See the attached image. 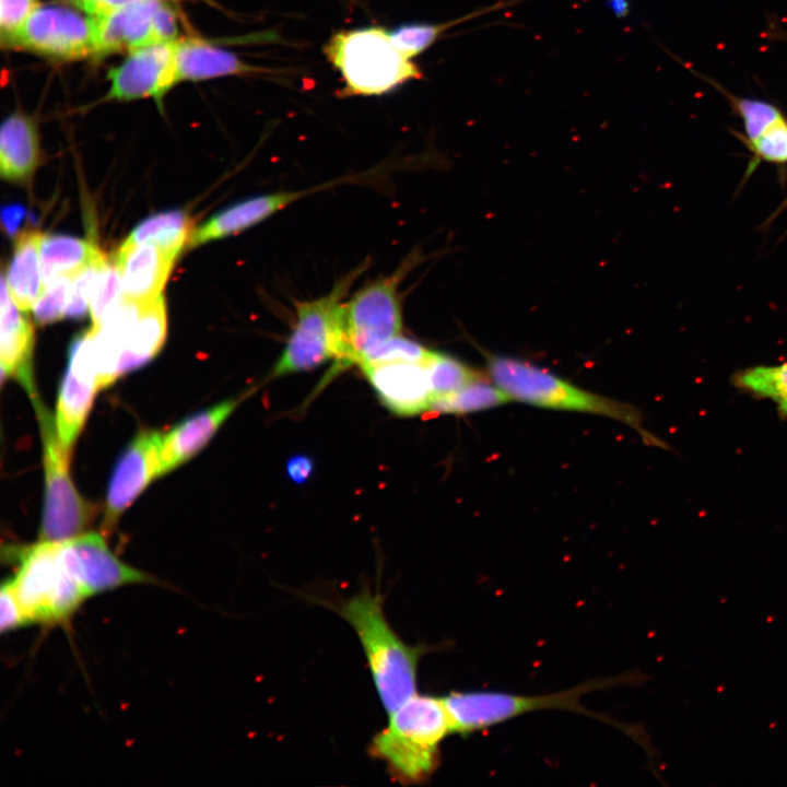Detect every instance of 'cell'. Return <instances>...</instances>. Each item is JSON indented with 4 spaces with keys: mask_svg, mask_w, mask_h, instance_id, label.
<instances>
[{
    "mask_svg": "<svg viewBox=\"0 0 787 787\" xmlns=\"http://www.w3.org/2000/svg\"><path fill=\"white\" fill-rule=\"evenodd\" d=\"M318 602L338 613L354 630L379 701L388 714L418 693V666L431 647L409 645L398 635L386 618L379 592L364 586L349 598Z\"/></svg>",
    "mask_w": 787,
    "mask_h": 787,
    "instance_id": "cell-1",
    "label": "cell"
},
{
    "mask_svg": "<svg viewBox=\"0 0 787 787\" xmlns=\"http://www.w3.org/2000/svg\"><path fill=\"white\" fill-rule=\"evenodd\" d=\"M646 679L642 673L630 672L615 677L596 679L571 689L542 695H522L501 691H453L443 697L451 731L468 736L496 726L530 712L563 709L587 715L619 728L635 740L649 755L655 753L645 732L638 727L622 724L615 719L587 709L582 697L597 690L622 684L639 683Z\"/></svg>",
    "mask_w": 787,
    "mask_h": 787,
    "instance_id": "cell-2",
    "label": "cell"
},
{
    "mask_svg": "<svg viewBox=\"0 0 787 787\" xmlns=\"http://www.w3.org/2000/svg\"><path fill=\"white\" fill-rule=\"evenodd\" d=\"M453 733L443 697L414 694L389 714L367 751L381 762L393 782L422 785L437 771L441 745Z\"/></svg>",
    "mask_w": 787,
    "mask_h": 787,
    "instance_id": "cell-3",
    "label": "cell"
},
{
    "mask_svg": "<svg viewBox=\"0 0 787 787\" xmlns=\"http://www.w3.org/2000/svg\"><path fill=\"white\" fill-rule=\"evenodd\" d=\"M481 352L490 379L512 400L610 418L634 428L646 444L663 447L662 442L644 427L642 414L634 406L583 389L527 361Z\"/></svg>",
    "mask_w": 787,
    "mask_h": 787,
    "instance_id": "cell-4",
    "label": "cell"
},
{
    "mask_svg": "<svg viewBox=\"0 0 787 787\" xmlns=\"http://www.w3.org/2000/svg\"><path fill=\"white\" fill-rule=\"evenodd\" d=\"M324 54L340 73L341 96H380L423 78L383 26L340 30L326 42Z\"/></svg>",
    "mask_w": 787,
    "mask_h": 787,
    "instance_id": "cell-5",
    "label": "cell"
},
{
    "mask_svg": "<svg viewBox=\"0 0 787 787\" xmlns=\"http://www.w3.org/2000/svg\"><path fill=\"white\" fill-rule=\"evenodd\" d=\"M17 567L9 578L30 623L60 624L89 598L67 568L60 542L38 541L15 551Z\"/></svg>",
    "mask_w": 787,
    "mask_h": 787,
    "instance_id": "cell-6",
    "label": "cell"
},
{
    "mask_svg": "<svg viewBox=\"0 0 787 787\" xmlns=\"http://www.w3.org/2000/svg\"><path fill=\"white\" fill-rule=\"evenodd\" d=\"M359 273L349 274L319 298L295 303L296 321L271 378L310 371L330 360L337 367L346 366L343 299Z\"/></svg>",
    "mask_w": 787,
    "mask_h": 787,
    "instance_id": "cell-7",
    "label": "cell"
},
{
    "mask_svg": "<svg viewBox=\"0 0 787 787\" xmlns=\"http://www.w3.org/2000/svg\"><path fill=\"white\" fill-rule=\"evenodd\" d=\"M44 449V509L39 541L63 542L84 532L95 506L77 491L69 472L70 454L59 442L55 420L39 398L32 401Z\"/></svg>",
    "mask_w": 787,
    "mask_h": 787,
    "instance_id": "cell-8",
    "label": "cell"
},
{
    "mask_svg": "<svg viewBox=\"0 0 787 787\" xmlns=\"http://www.w3.org/2000/svg\"><path fill=\"white\" fill-rule=\"evenodd\" d=\"M410 262L403 263L391 275L367 284L344 302L342 320L346 366L357 364L373 346L400 336L402 309L399 284Z\"/></svg>",
    "mask_w": 787,
    "mask_h": 787,
    "instance_id": "cell-9",
    "label": "cell"
},
{
    "mask_svg": "<svg viewBox=\"0 0 787 787\" xmlns=\"http://www.w3.org/2000/svg\"><path fill=\"white\" fill-rule=\"evenodd\" d=\"M10 48L59 61L95 56V21L61 1L40 4L24 23Z\"/></svg>",
    "mask_w": 787,
    "mask_h": 787,
    "instance_id": "cell-10",
    "label": "cell"
},
{
    "mask_svg": "<svg viewBox=\"0 0 787 787\" xmlns=\"http://www.w3.org/2000/svg\"><path fill=\"white\" fill-rule=\"evenodd\" d=\"M95 21V57L177 39L179 25L165 0H134Z\"/></svg>",
    "mask_w": 787,
    "mask_h": 787,
    "instance_id": "cell-11",
    "label": "cell"
},
{
    "mask_svg": "<svg viewBox=\"0 0 787 787\" xmlns=\"http://www.w3.org/2000/svg\"><path fill=\"white\" fill-rule=\"evenodd\" d=\"M176 40V39H175ZM175 40L146 45L127 52L126 58L109 69L106 101L130 102L162 98L177 82Z\"/></svg>",
    "mask_w": 787,
    "mask_h": 787,
    "instance_id": "cell-12",
    "label": "cell"
},
{
    "mask_svg": "<svg viewBox=\"0 0 787 787\" xmlns=\"http://www.w3.org/2000/svg\"><path fill=\"white\" fill-rule=\"evenodd\" d=\"M62 560L89 597L129 585L155 583L146 573L120 561L104 533L83 532L60 542Z\"/></svg>",
    "mask_w": 787,
    "mask_h": 787,
    "instance_id": "cell-13",
    "label": "cell"
},
{
    "mask_svg": "<svg viewBox=\"0 0 787 787\" xmlns=\"http://www.w3.org/2000/svg\"><path fill=\"white\" fill-rule=\"evenodd\" d=\"M163 434L139 432L118 458L108 482L103 533L114 530L121 514L155 478L160 477V447Z\"/></svg>",
    "mask_w": 787,
    "mask_h": 787,
    "instance_id": "cell-14",
    "label": "cell"
},
{
    "mask_svg": "<svg viewBox=\"0 0 787 787\" xmlns=\"http://www.w3.org/2000/svg\"><path fill=\"white\" fill-rule=\"evenodd\" d=\"M68 359L54 420L59 442L70 454L96 391L101 388L89 353L85 332L72 340Z\"/></svg>",
    "mask_w": 787,
    "mask_h": 787,
    "instance_id": "cell-15",
    "label": "cell"
},
{
    "mask_svg": "<svg viewBox=\"0 0 787 787\" xmlns=\"http://www.w3.org/2000/svg\"><path fill=\"white\" fill-rule=\"evenodd\" d=\"M361 369L378 400L391 413L409 418L431 410L434 396L427 364L399 362L363 365Z\"/></svg>",
    "mask_w": 787,
    "mask_h": 787,
    "instance_id": "cell-16",
    "label": "cell"
},
{
    "mask_svg": "<svg viewBox=\"0 0 787 787\" xmlns=\"http://www.w3.org/2000/svg\"><path fill=\"white\" fill-rule=\"evenodd\" d=\"M175 259L153 244L125 240L115 256L124 298L139 305L156 299L162 295Z\"/></svg>",
    "mask_w": 787,
    "mask_h": 787,
    "instance_id": "cell-17",
    "label": "cell"
},
{
    "mask_svg": "<svg viewBox=\"0 0 787 787\" xmlns=\"http://www.w3.org/2000/svg\"><path fill=\"white\" fill-rule=\"evenodd\" d=\"M1 279L0 363L2 375L15 379L31 400L38 398L34 381V328L27 316L20 312Z\"/></svg>",
    "mask_w": 787,
    "mask_h": 787,
    "instance_id": "cell-18",
    "label": "cell"
},
{
    "mask_svg": "<svg viewBox=\"0 0 787 787\" xmlns=\"http://www.w3.org/2000/svg\"><path fill=\"white\" fill-rule=\"evenodd\" d=\"M175 68L178 83L278 72L245 62L233 51L197 36H184L175 40Z\"/></svg>",
    "mask_w": 787,
    "mask_h": 787,
    "instance_id": "cell-19",
    "label": "cell"
},
{
    "mask_svg": "<svg viewBox=\"0 0 787 787\" xmlns=\"http://www.w3.org/2000/svg\"><path fill=\"white\" fill-rule=\"evenodd\" d=\"M245 397L226 399L191 414L163 435L160 475L171 472L199 453Z\"/></svg>",
    "mask_w": 787,
    "mask_h": 787,
    "instance_id": "cell-20",
    "label": "cell"
},
{
    "mask_svg": "<svg viewBox=\"0 0 787 787\" xmlns=\"http://www.w3.org/2000/svg\"><path fill=\"white\" fill-rule=\"evenodd\" d=\"M304 195L305 191H278L234 203L195 230L188 238V246L195 247L239 233L274 215Z\"/></svg>",
    "mask_w": 787,
    "mask_h": 787,
    "instance_id": "cell-21",
    "label": "cell"
},
{
    "mask_svg": "<svg viewBox=\"0 0 787 787\" xmlns=\"http://www.w3.org/2000/svg\"><path fill=\"white\" fill-rule=\"evenodd\" d=\"M39 163L36 121L22 111L8 115L0 128V173L13 183H27Z\"/></svg>",
    "mask_w": 787,
    "mask_h": 787,
    "instance_id": "cell-22",
    "label": "cell"
},
{
    "mask_svg": "<svg viewBox=\"0 0 787 787\" xmlns=\"http://www.w3.org/2000/svg\"><path fill=\"white\" fill-rule=\"evenodd\" d=\"M42 238L43 234L34 230L24 231L16 237L4 278L12 299L23 312L34 307L45 290L39 254Z\"/></svg>",
    "mask_w": 787,
    "mask_h": 787,
    "instance_id": "cell-23",
    "label": "cell"
},
{
    "mask_svg": "<svg viewBox=\"0 0 787 787\" xmlns=\"http://www.w3.org/2000/svg\"><path fill=\"white\" fill-rule=\"evenodd\" d=\"M166 337V308L162 295L141 306L127 333L120 361V374L143 366L161 350Z\"/></svg>",
    "mask_w": 787,
    "mask_h": 787,
    "instance_id": "cell-24",
    "label": "cell"
},
{
    "mask_svg": "<svg viewBox=\"0 0 787 787\" xmlns=\"http://www.w3.org/2000/svg\"><path fill=\"white\" fill-rule=\"evenodd\" d=\"M106 257L92 243L67 235H43L40 263L45 286L62 278H72Z\"/></svg>",
    "mask_w": 787,
    "mask_h": 787,
    "instance_id": "cell-25",
    "label": "cell"
},
{
    "mask_svg": "<svg viewBox=\"0 0 787 787\" xmlns=\"http://www.w3.org/2000/svg\"><path fill=\"white\" fill-rule=\"evenodd\" d=\"M522 0H500L491 5L480 8L463 16L443 23H407L389 30L390 37L395 45L409 58L421 55L433 46L450 27L513 7Z\"/></svg>",
    "mask_w": 787,
    "mask_h": 787,
    "instance_id": "cell-26",
    "label": "cell"
},
{
    "mask_svg": "<svg viewBox=\"0 0 787 787\" xmlns=\"http://www.w3.org/2000/svg\"><path fill=\"white\" fill-rule=\"evenodd\" d=\"M191 219L185 211L156 213L140 222L127 237L133 244L150 243L177 257L190 236Z\"/></svg>",
    "mask_w": 787,
    "mask_h": 787,
    "instance_id": "cell-27",
    "label": "cell"
},
{
    "mask_svg": "<svg viewBox=\"0 0 787 787\" xmlns=\"http://www.w3.org/2000/svg\"><path fill=\"white\" fill-rule=\"evenodd\" d=\"M513 401L490 377L472 381L450 393L433 399L436 413L467 414L492 409Z\"/></svg>",
    "mask_w": 787,
    "mask_h": 787,
    "instance_id": "cell-28",
    "label": "cell"
},
{
    "mask_svg": "<svg viewBox=\"0 0 787 787\" xmlns=\"http://www.w3.org/2000/svg\"><path fill=\"white\" fill-rule=\"evenodd\" d=\"M732 384L753 397L770 399L787 420V362L741 369L732 376Z\"/></svg>",
    "mask_w": 787,
    "mask_h": 787,
    "instance_id": "cell-29",
    "label": "cell"
},
{
    "mask_svg": "<svg viewBox=\"0 0 787 787\" xmlns=\"http://www.w3.org/2000/svg\"><path fill=\"white\" fill-rule=\"evenodd\" d=\"M430 383L434 398L450 393L489 375L472 368L462 361L437 352L427 363Z\"/></svg>",
    "mask_w": 787,
    "mask_h": 787,
    "instance_id": "cell-30",
    "label": "cell"
},
{
    "mask_svg": "<svg viewBox=\"0 0 787 787\" xmlns=\"http://www.w3.org/2000/svg\"><path fill=\"white\" fill-rule=\"evenodd\" d=\"M435 353L436 351H432L416 341L397 336L366 351L359 360L357 365L361 367L399 362L427 364Z\"/></svg>",
    "mask_w": 787,
    "mask_h": 787,
    "instance_id": "cell-31",
    "label": "cell"
},
{
    "mask_svg": "<svg viewBox=\"0 0 787 787\" xmlns=\"http://www.w3.org/2000/svg\"><path fill=\"white\" fill-rule=\"evenodd\" d=\"M122 299L118 270L106 261L101 266L92 289L90 313L93 325H98Z\"/></svg>",
    "mask_w": 787,
    "mask_h": 787,
    "instance_id": "cell-32",
    "label": "cell"
},
{
    "mask_svg": "<svg viewBox=\"0 0 787 787\" xmlns=\"http://www.w3.org/2000/svg\"><path fill=\"white\" fill-rule=\"evenodd\" d=\"M730 99L743 121L748 143L756 140L773 124L784 118L779 109L770 103L733 96Z\"/></svg>",
    "mask_w": 787,
    "mask_h": 787,
    "instance_id": "cell-33",
    "label": "cell"
},
{
    "mask_svg": "<svg viewBox=\"0 0 787 787\" xmlns=\"http://www.w3.org/2000/svg\"><path fill=\"white\" fill-rule=\"evenodd\" d=\"M71 278L62 277L45 286L34 305V316L38 325L52 324L66 316Z\"/></svg>",
    "mask_w": 787,
    "mask_h": 787,
    "instance_id": "cell-34",
    "label": "cell"
},
{
    "mask_svg": "<svg viewBox=\"0 0 787 787\" xmlns=\"http://www.w3.org/2000/svg\"><path fill=\"white\" fill-rule=\"evenodd\" d=\"M39 5V0H0V35L3 47L10 48L24 23Z\"/></svg>",
    "mask_w": 787,
    "mask_h": 787,
    "instance_id": "cell-35",
    "label": "cell"
},
{
    "mask_svg": "<svg viewBox=\"0 0 787 787\" xmlns=\"http://www.w3.org/2000/svg\"><path fill=\"white\" fill-rule=\"evenodd\" d=\"M106 261L105 259L102 262L91 265L71 278L66 317L80 319L86 315L96 275L101 266Z\"/></svg>",
    "mask_w": 787,
    "mask_h": 787,
    "instance_id": "cell-36",
    "label": "cell"
},
{
    "mask_svg": "<svg viewBox=\"0 0 787 787\" xmlns=\"http://www.w3.org/2000/svg\"><path fill=\"white\" fill-rule=\"evenodd\" d=\"M760 158L774 162H787V121L784 118L773 124L756 140L748 143Z\"/></svg>",
    "mask_w": 787,
    "mask_h": 787,
    "instance_id": "cell-37",
    "label": "cell"
},
{
    "mask_svg": "<svg viewBox=\"0 0 787 787\" xmlns=\"http://www.w3.org/2000/svg\"><path fill=\"white\" fill-rule=\"evenodd\" d=\"M0 602V630L2 633L31 624L8 579L2 584Z\"/></svg>",
    "mask_w": 787,
    "mask_h": 787,
    "instance_id": "cell-38",
    "label": "cell"
},
{
    "mask_svg": "<svg viewBox=\"0 0 787 787\" xmlns=\"http://www.w3.org/2000/svg\"><path fill=\"white\" fill-rule=\"evenodd\" d=\"M78 9L92 19L105 17L134 0H58Z\"/></svg>",
    "mask_w": 787,
    "mask_h": 787,
    "instance_id": "cell-39",
    "label": "cell"
},
{
    "mask_svg": "<svg viewBox=\"0 0 787 787\" xmlns=\"http://www.w3.org/2000/svg\"><path fill=\"white\" fill-rule=\"evenodd\" d=\"M314 461L307 455H295L286 462V473L291 481L304 484L313 474Z\"/></svg>",
    "mask_w": 787,
    "mask_h": 787,
    "instance_id": "cell-40",
    "label": "cell"
},
{
    "mask_svg": "<svg viewBox=\"0 0 787 787\" xmlns=\"http://www.w3.org/2000/svg\"><path fill=\"white\" fill-rule=\"evenodd\" d=\"M26 214V209L19 203L5 204L1 209L2 226L9 236H14Z\"/></svg>",
    "mask_w": 787,
    "mask_h": 787,
    "instance_id": "cell-41",
    "label": "cell"
},
{
    "mask_svg": "<svg viewBox=\"0 0 787 787\" xmlns=\"http://www.w3.org/2000/svg\"><path fill=\"white\" fill-rule=\"evenodd\" d=\"M606 3L618 19H624L630 13L629 0H606Z\"/></svg>",
    "mask_w": 787,
    "mask_h": 787,
    "instance_id": "cell-42",
    "label": "cell"
},
{
    "mask_svg": "<svg viewBox=\"0 0 787 787\" xmlns=\"http://www.w3.org/2000/svg\"><path fill=\"white\" fill-rule=\"evenodd\" d=\"M165 1H167V0H165Z\"/></svg>",
    "mask_w": 787,
    "mask_h": 787,
    "instance_id": "cell-43",
    "label": "cell"
}]
</instances>
